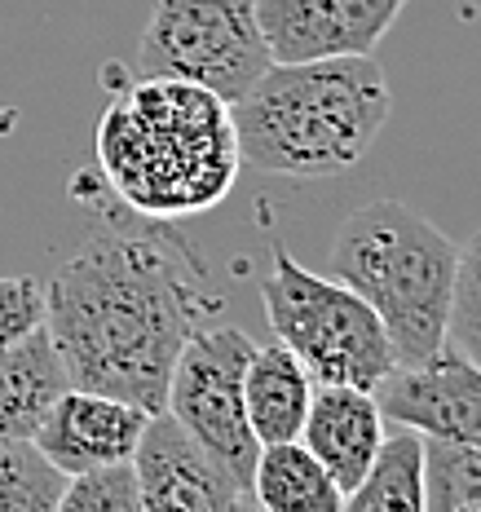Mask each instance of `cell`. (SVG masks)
Masks as SVG:
<instances>
[{
	"label": "cell",
	"instance_id": "1",
	"mask_svg": "<svg viewBox=\"0 0 481 512\" xmlns=\"http://www.w3.org/2000/svg\"><path fill=\"white\" fill-rule=\"evenodd\" d=\"M212 301L155 234H93L45 287V332L76 389L164 411L168 371Z\"/></svg>",
	"mask_w": 481,
	"mask_h": 512
},
{
	"label": "cell",
	"instance_id": "2",
	"mask_svg": "<svg viewBox=\"0 0 481 512\" xmlns=\"http://www.w3.org/2000/svg\"><path fill=\"white\" fill-rule=\"evenodd\" d=\"M98 159L115 195L159 221L221 204L243 168L230 102L164 76H142L106 106Z\"/></svg>",
	"mask_w": 481,
	"mask_h": 512
},
{
	"label": "cell",
	"instance_id": "3",
	"mask_svg": "<svg viewBox=\"0 0 481 512\" xmlns=\"http://www.w3.org/2000/svg\"><path fill=\"white\" fill-rule=\"evenodd\" d=\"M393 93L371 53L270 62L230 102L243 164L274 177H336L376 146Z\"/></svg>",
	"mask_w": 481,
	"mask_h": 512
},
{
	"label": "cell",
	"instance_id": "4",
	"mask_svg": "<svg viewBox=\"0 0 481 512\" xmlns=\"http://www.w3.org/2000/svg\"><path fill=\"white\" fill-rule=\"evenodd\" d=\"M459 243L402 199H371L340 221L327 252L331 279L380 314L398 362H424L446 345Z\"/></svg>",
	"mask_w": 481,
	"mask_h": 512
},
{
	"label": "cell",
	"instance_id": "5",
	"mask_svg": "<svg viewBox=\"0 0 481 512\" xmlns=\"http://www.w3.org/2000/svg\"><path fill=\"white\" fill-rule=\"evenodd\" d=\"M261 305L270 332L287 345L318 384H376L398 367L380 314L354 287L305 270L279 239H270V274H261Z\"/></svg>",
	"mask_w": 481,
	"mask_h": 512
},
{
	"label": "cell",
	"instance_id": "6",
	"mask_svg": "<svg viewBox=\"0 0 481 512\" xmlns=\"http://www.w3.org/2000/svg\"><path fill=\"white\" fill-rule=\"evenodd\" d=\"M270 62L256 0H159L137 45L142 76L190 80L221 102L243 98Z\"/></svg>",
	"mask_w": 481,
	"mask_h": 512
},
{
	"label": "cell",
	"instance_id": "7",
	"mask_svg": "<svg viewBox=\"0 0 481 512\" xmlns=\"http://www.w3.org/2000/svg\"><path fill=\"white\" fill-rule=\"evenodd\" d=\"M252 349V336L239 327H195L168 371L164 393V411L230 464L248 499L256 451H261L248 411H243V367H248Z\"/></svg>",
	"mask_w": 481,
	"mask_h": 512
},
{
	"label": "cell",
	"instance_id": "8",
	"mask_svg": "<svg viewBox=\"0 0 481 512\" xmlns=\"http://www.w3.org/2000/svg\"><path fill=\"white\" fill-rule=\"evenodd\" d=\"M133 473L142 486V512H234L252 504L230 464L190 429H181L168 411L146 420L133 451Z\"/></svg>",
	"mask_w": 481,
	"mask_h": 512
},
{
	"label": "cell",
	"instance_id": "9",
	"mask_svg": "<svg viewBox=\"0 0 481 512\" xmlns=\"http://www.w3.org/2000/svg\"><path fill=\"white\" fill-rule=\"evenodd\" d=\"M376 402L389 424L424 437L481 446V362L442 345L424 362H398L380 384Z\"/></svg>",
	"mask_w": 481,
	"mask_h": 512
},
{
	"label": "cell",
	"instance_id": "10",
	"mask_svg": "<svg viewBox=\"0 0 481 512\" xmlns=\"http://www.w3.org/2000/svg\"><path fill=\"white\" fill-rule=\"evenodd\" d=\"M406 0H256L265 49L274 62H314L376 53Z\"/></svg>",
	"mask_w": 481,
	"mask_h": 512
},
{
	"label": "cell",
	"instance_id": "11",
	"mask_svg": "<svg viewBox=\"0 0 481 512\" xmlns=\"http://www.w3.org/2000/svg\"><path fill=\"white\" fill-rule=\"evenodd\" d=\"M146 420H151V411L133 407V402L71 384L49 407L45 424L36 429L31 442L40 446V455H45L58 473L76 477L84 468L133 460Z\"/></svg>",
	"mask_w": 481,
	"mask_h": 512
},
{
	"label": "cell",
	"instance_id": "12",
	"mask_svg": "<svg viewBox=\"0 0 481 512\" xmlns=\"http://www.w3.org/2000/svg\"><path fill=\"white\" fill-rule=\"evenodd\" d=\"M384 420L376 389H358V384H318L309 393V411L301 424V442L318 455V464L331 473L340 490H354L376 460L384 442Z\"/></svg>",
	"mask_w": 481,
	"mask_h": 512
},
{
	"label": "cell",
	"instance_id": "13",
	"mask_svg": "<svg viewBox=\"0 0 481 512\" xmlns=\"http://www.w3.org/2000/svg\"><path fill=\"white\" fill-rule=\"evenodd\" d=\"M71 389L45 323L0 349V437L31 442L49 407Z\"/></svg>",
	"mask_w": 481,
	"mask_h": 512
},
{
	"label": "cell",
	"instance_id": "14",
	"mask_svg": "<svg viewBox=\"0 0 481 512\" xmlns=\"http://www.w3.org/2000/svg\"><path fill=\"white\" fill-rule=\"evenodd\" d=\"M314 376L301 367V358L287 345H256L243 367V411H248L252 437L261 446L301 437Z\"/></svg>",
	"mask_w": 481,
	"mask_h": 512
},
{
	"label": "cell",
	"instance_id": "15",
	"mask_svg": "<svg viewBox=\"0 0 481 512\" xmlns=\"http://www.w3.org/2000/svg\"><path fill=\"white\" fill-rule=\"evenodd\" d=\"M252 504L265 512H340L345 490L331 482V473L301 437H287L256 451Z\"/></svg>",
	"mask_w": 481,
	"mask_h": 512
},
{
	"label": "cell",
	"instance_id": "16",
	"mask_svg": "<svg viewBox=\"0 0 481 512\" xmlns=\"http://www.w3.org/2000/svg\"><path fill=\"white\" fill-rule=\"evenodd\" d=\"M349 512H424V433L393 424L384 429L376 460L345 495Z\"/></svg>",
	"mask_w": 481,
	"mask_h": 512
},
{
	"label": "cell",
	"instance_id": "17",
	"mask_svg": "<svg viewBox=\"0 0 481 512\" xmlns=\"http://www.w3.org/2000/svg\"><path fill=\"white\" fill-rule=\"evenodd\" d=\"M424 512H481V446L424 437Z\"/></svg>",
	"mask_w": 481,
	"mask_h": 512
},
{
	"label": "cell",
	"instance_id": "18",
	"mask_svg": "<svg viewBox=\"0 0 481 512\" xmlns=\"http://www.w3.org/2000/svg\"><path fill=\"white\" fill-rule=\"evenodd\" d=\"M67 473H58L36 442L0 437V512H58Z\"/></svg>",
	"mask_w": 481,
	"mask_h": 512
},
{
	"label": "cell",
	"instance_id": "19",
	"mask_svg": "<svg viewBox=\"0 0 481 512\" xmlns=\"http://www.w3.org/2000/svg\"><path fill=\"white\" fill-rule=\"evenodd\" d=\"M58 508L62 512H142V486H137L133 460L98 464L67 477Z\"/></svg>",
	"mask_w": 481,
	"mask_h": 512
},
{
	"label": "cell",
	"instance_id": "20",
	"mask_svg": "<svg viewBox=\"0 0 481 512\" xmlns=\"http://www.w3.org/2000/svg\"><path fill=\"white\" fill-rule=\"evenodd\" d=\"M446 345L481 362V230L455 256L451 309H446Z\"/></svg>",
	"mask_w": 481,
	"mask_h": 512
},
{
	"label": "cell",
	"instance_id": "21",
	"mask_svg": "<svg viewBox=\"0 0 481 512\" xmlns=\"http://www.w3.org/2000/svg\"><path fill=\"white\" fill-rule=\"evenodd\" d=\"M40 323H45V283L31 274H5L0 279V349L23 340Z\"/></svg>",
	"mask_w": 481,
	"mask_h": 512
}]
</instances>
